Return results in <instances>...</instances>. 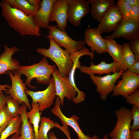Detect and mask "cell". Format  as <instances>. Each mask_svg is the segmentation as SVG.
<instances>
[{
  "mask_svg": "<svg viewBox=\"0 0 139 139\" xmlns=\"http://www.w3.org/2000/svg\"><path fill=\"white\" fill-rule=\"evenodd\" d=\"M28 2L37 10L40 8L41 1L40 0H27Z\"/></svg>",
  "mask_w": 139,
  "mask_h": 139,
  "instance_id": "37",
  "label": "cell"
},
{
  "mask_svg": "<svg viewBox=\"0 0 139 139\" xmlns=\"http://www.w3.org/2000/svg\"><path fill=\"white\" fill-rule=\"evenodd\" d=\"M11 87V86L7 84L3 85L0 84V93L2 92L3 91H6L8 89Z\"/></svg>",
  "mask_w": 139,
  "mask_h": 139,
  "instance_id": "40",
  "label": "cell"
},
{
  "mask_svg": "<svg viewBox=\"0 0 139 139\" xmlns=\"http://www.w3.org/2000/svg\"><path fill=\"white\" fill-rule=\"evenodd\" d=\"M105 39L106 45L107 52H108L112 58L114 62L119 63L123 67V46L117 43L114 39Z\"/></svg>",
  "mask_w": 139,
  "mask_h": 139,
  "instance_id": "23",
  "label": "cell"
},
{
  "mask_svg": "<svg viewBox=\"0 0 139 139\" xmlns=\"http://www.w3.org/2000/svg\"><path fill=\"white\" fill-rule=\"evenodd\" d=\"M48 136L49 139H58L53 131L49 132L48 133Z\"/></svg>",
  "mask_w": 139,
  "mask_h": 139,
  "instance_id": "42",
  "label": "cell"
},
{
  "mask_svg": "<svg viewBox=\"0 0 139 139\" xmlns=\"http://www.w3.org/2000/svg\"><path fill=\"white\" fill-rule=\"evenodd\" d=\"M77 68L79 69L82 73L90 76L95 74L99 75L100 76L103 74H110L123 70L122 66L118 63L113 62L107 63L103 61L97 65H95L91 62L89 66L85 65L81 66L80 62L78 64Z\"/></svg>",
  "mask_w": 139,
  "mask_h": 139,
  "instance_id": "13",
  "label": "cell"
},
{
  "mask_svg": "<svg viewBox=\"0 0 139 139\" xmlns=\"http://www.w3.org/2000/svg\"><path fill=\"white\" fill-rule=\"evenodd\" d=\"M133 123L131 125L130 129L131 131L138 130L139 129V107L133 106L131 110Z\"/></svg>",
  "mask_w": 139,
  "mask_h": 139,
  "instance_id": "32",
  "label": "cell"
},
{
  "mask_svg": "<svg viewBox=\"0 0 139 139\" xmlns=\"http://www.w3.org/2000/svg\"><path fill=\"white\" fill-rule=\"evenodd\" d=\"M67 20V0H56L52 6L49 22L56 21L58 28L65 31Z\"/></svg>",
  "mask_w": 139,
  "mask_h": 139,
  "instance_id": "17",
  "label": "cell"
},
{
  "mask_svg": "<svg viewBox=\"0 0 139 139\" xmlns=\"http://www.w3.org/2000/svg\"><path fill=\"white\" fill-rule=\"evenodd\" d=\"M122 19L121 15L115 5L105 14L97 28L101 34L114 31Z\"/></svg>",
  "mask_w": 139,
  "mask_h": 139,
  "instance_id": "14",
  "label": "cell"
},
{
  "mask_svg": "<svg viewBox=\"0 0 139 139\" xmlns=\"http://www.w3.org/2000/svg\"><path fill=\"white\" fill-rule=\"evenodd\" d=\"M125 1L132 6L139 5V0H125Z\"/></svg>",
  "mask_w": 139,
  "mask_h": 139,
  "instance_id": "41",
  "label": "cell"
},
{
  "mask_svg": "<svg viewBox=\"0 0 139 139\" xmlns=\"http://www.w3.org/2000/svg\"><path fill=\"white\" fill-rule=\"evenodd\" d=\"M125 98L126 102L128 104L139 107V90L138 89Z\"/></svg>",
  "mask_w": 139,
  "mask_h": 139,
  "instance_id": "34",
  "label": "cell"
},
{
  "mask_svg": "<svg viewBox=\"0 0 139 139\" xmlns=\"http://www.w3.org/2000/svg\"><path fill=\"white\" fill-rule=\"evenodd\" d=\"M116 6L121 15L123 19H129L132 6L125 0H118Z\"/></svg>",
  "mask_w": 139,
  "mask_h": 139,
  "instance_id": "30",
  "label": "cell"
},
{
  "mask_svg": "<svg viewBox=\"0 0 139 139\" xmlns=\"http://www.w3.org/2000/svg\"><path fill=\"white\" fill-rule=\"evenodd\" d=\"M47 29L49 31L46 38H52L59 46L64 47L70 54L84 47V40L76 41L73 40L65 31L60 30L57 26L49 25Z\"/></svg>",
  "mask_w": 139,
  "mask_h": 139,
  "instance_id": "4",
  "label": "cell"
},
{
  "mask_svg": "<svg viewBox=\"0 0 139 139\" xmlns=\"http://www.w3.org/2000/svg\"><path fill=\"white\" fill-rule=\"evenodd\" d=\"M56 0H42L41 6L33 17L36 25L41 29H47L53 4Z\"/></svg>",
  "mask_w": 139,
  "mask_h": 139,
  "instance_id": "20",
  "label": "cell"
},
{
  "mask_svg": "<svg viewBox=\"0 0 139 139\" xmlns=\"http://www.w3.org/2000/svg\"><path fill=\"white\" fill-rule=\"evenodd\" d=\"M129 19L139 23V5L132 6Z\"/></svg>",
  "mask_w": 139,
  "mask_h": 139,
  "instance_id": "35",
  "label": "cell"
},
{
  "mask_svg": "<svg viewBox=\"0 0 139 139\" xmlns=\"http://www.w3.org/2000/svg\"><path fill=\"white\" fill-rule=\"evenodd\" d=\"M88 50L84 48L70 54L73 64L68 77L71 84L77 92V95L72 99L73 101L76 104L84 101L85 99L86 95L84 92L80 90L76 86L74 79L75 72L77 65L80 62L79 59L80 57L84 55H88Z\"/></svg>",
  "mask_w": 139,
  "mask_h": 139,
  "instance_id": "19",
  "label": "cell"
},
{
  "mask_svg": "<svg viewBox=\"0 0 139 139\" xmlns=\"http://www.w3.org/2000/svg\"><path fill=\"white\" fill-rule=\"evenodd\" d=\"M88 1L91 5L90 12L92 17L99 22L109 9L115 5L113 0H89Z\"/></svg>",
  "mask_w": 139,
  "mask_h": 139,
  "instance_id": "21",
  "label": "cell"
},
{
  "mask_svg": "<svg viewBox=\"0 0 139 139\" xmlns=\"http://www.w3.org/2000/svg\"><path fill=\"white\" fill-rule=\"evenodd\" d=\"M31 106V110L27 112V117L30 123L33 126L35 139H40L39 135L38 130L42 112L39 110L38 103H32Z\"/></svg>",
  "mask_w": 139,
  "mask_h": 139,
  "instance_id": "24",
  "label": "cell"
},
{
  "mask_svg": "<svg viewBox=\"0 0 139 139\" xmlns=\"http://www.w3.org/2000/svg\"><path fill=\"white\" fill-rule=\"evenodd\" d=\"M11 7L22 12L26 15L33 17L37 10L26 0H5Z\"/></svg>",
  "mask_w": 139,
  "mask_h": 139,
  "instance_id": "25",
  "label": "cell"
},
{
  "mask_svg": "<svg viewBox=\"0 0 139 139\" xmlns=\"http://www.w3.org/2000/svg\"><path fill=\"white\" fill-rule=\"evenodd\" d=\"M92 137V139H100L96 135H94ZM102 139H110V138L108 137V134H106L104 135Z\"/></svg>",
  "mask_w": 139,
  "mask_h": 139,
  "instance_id": "44",
  "label": "cell"
},
{
  "mask_svg": "<svg viewBox=\"0 0 139 139\" xmlns=\"http://www.w3.org/2000/svg\"><path fill=\"white\" fill-rule=\"evenodd\" d=\"M119 37L130 41L139 37V23L130 19H122L112 34L104 37L105 39Z\"/></svg>",
  "mask_w": 139,
  "mask_h": 139,
  "instance_id": "11",
  "label": "cell"
},
{
  "mask_svg": "<svg viewBox=\"0 0 139 139\" xmlns=\"http://www.w3.org/2000/svg\"><path fill=\"white\" fill-rule=\"evenodd\" d=\"M121 79L115 85L112 96L121 95L125 98L138 89L139 86V75L128 70L121 75Z\"/></svg>",
  "mask_w": 139,
  "mask_h": 139,
  "instance_id": "7",
  "label": "cell"
},
{
  "mask_svg": "<svg viewBox=\"0 0 139 139\" xmlns=\"http://www.w3.org/2000/svg\"><path fill=\"white\" fill-rule=\"evenodd\" d=\"M48 39L50 46L48 49L37 48L36 51L53 61L57 66L58 70L62 76H68L73 64L70 54L59 46L52 38Z\"/></svg>",
  "mask_w": 139,
  "mask_h": 139,
  "instance_id": "3",
  "label": "cell"
},
{
  "mask_svg": "<svg viewBox=\"0 0 139 139\" xmlns=\"http://www.w3.org/2000/svg\"><path fill=\"white\" fill-rule=\"evenodd\" d=\"M101 35L97 28H88L85 31V44L90 47L91 51L93 53L95 52L100 54L107 53L105 39Z\"/></svg>",
  "mask_w": 139,
  "mask_h": 139,
  "instance_id": "16",
  "label": "cell"
},
{
  "mask_svg": "<svg viewBox=\"0 0 139 139\" xmlns=\"http://www.w3.org/2000/svg\"><path fill=\"white\" fill-rule=\"evenodd\" d=\"M128 43L130 49L135 56L136 60H139V37L130 41Z\"/></svg>",
  "mask_w": 139,
  "mask_h": 139,
  "instance_id": "33",
  "label": "cell"
},
{
  "mask_svg": "<svg viewBox=\"0 0 139 139\" xmlns=\"http://www.w3.org/2000/svg\"><path fill=\"white\" fill-rule=\"evenodd\" d=\"M7 73L11 79L12 85L11 88L5 92L6 94H9L13 99L18 100L20 104L24 103L30 110L31 106L25 93L28 89L26 84L21 79V74L17 70L8 71Z\"/></svg>",
  "mask_w": 139,
  "mask_h": 139,
  "instance_id": "6",
  "label": "cell"
},
{
  "mask_svg": "<svg viewBox=\"0 0 139 139\" xmlns=\"http://www.w3.org/2000/svg\"><path fill=\"white\" fill-rule=\"evenodd\" d=\"M32 100V103H37L40 111L50 108L53 104L56 95L55 83L53 77L48 87L42 91H34L28 89L25 91Z\"/></svg>",
  "mask_w": 139,
  "mask_h": 139,
  "instance_id": "8",
  "label": "cell"
},
{
  "mask_svg": "<svg viewBox=\"0 0 139 139\" xmlns=\"http://www.w3.org/2000/svg\"><path fill=\"white\" fill-rule=\"evenodd\" d=\"M51 75L54 81L56 95L60 100L61 105H63L65 97L71 100L76 96L77 92L71 84L68 76H62L56 68Z\"/></svg>",
  "mask_w": 139,
  "mask_h": 139,
  "instance_id": "10",
  "label": "cell"
},
{
  "mask_svg": "<svg viewBox=\"0 0 139 139\" xmlns=\"http://www.w3.org/2000/svg\"><path fill=\"white\" fill-rule=\"evenodd\" d=\"M117 117L115 127L109 133L111 139H130V128L132 120L131 110L122 107L115 111Z\"/></svg>",
  "mask_w": 139,
  "mask_h": 139,
  "instance_id": "5",
  "label": "cell"
},
{
  "mask_svg": "<svg viewBox=\"0 0 139 139\" xmlns=\"http://www.w3.org/2000/svg\"><path fill=\"white\" fill-rule=\"evenodd\" d=\"M9 139H22L20 135L17 134H13Z\"/></svg>",
  "mask_w": 139,
  "mask_h": 139,
  "instance_id": "43",
  "label": "cell"
},
{
  "mask_svg": "<svg viewBox=\"0 0 139 139\" xmlns=\"http://www.w3.org/2000/svg\"><path fill=\"white\" fill-rule=\"evenodd\" d=\"M38 134L40 139H49L48 134L51 129L55 127V123L49 117H41Z\"/></svg>",
  "mask_w": 139,
  "mask_h": 139,
  "instance_id": "28",
  "label": "cell"
},
{
  "mask_svg": "<svg viewBox=\"0 0 139 139\" xmlns=\"http://www.w3.org/2000/svg\"><path fill=\"white\" fill-rule=\"evenodd\" d=\"M130 139H131V137H130Z\"/></svg>",
  "mask_w": 139,
  "mask_h": 139,
  "instance_id": "47",
  "label": "cell"
},
{
  "mask_svg": "<svg viewBox=\"0 0 139 139\" xmlns=\"http://www.w3.org/2000/svg\"><path fill=\"white\" fill-rule=\"evenodd\" d=\"M6 96L3 92L0 93V110L6 104Z\"/></svg>",
  "mask_w": 139,
  "mask_h": 139,
  "instance_id": "38",
  "label": "cell"
},
{
  "mask_svg": "<svg viewBox=\"0 0 139 139\" xmlns=\"http://www.w3.org/2000/svg\"><path fill=\"white\" fill-rule=\"evenodd\" d=\"M18 100L13 99L9 95L6 96V104L7 110L13 117L20 115L21 106Z\"/></svg>",
  "mask_w": 139,
  "mask_h": 139,
  "instance_id": "29",
  "label": "cell"
},
{
  "mask_svg": "<svg viewBox=\"0 0 139 139\" xmlns=\"http://www.w3.org/2000/svg\"><path fill=\"white\" fill-rule=\"evenodd\" d=\"M4 48V51L0 54V74L17 70L20 65L19 62L12 57L20 49L15 46L10 48L5 44Z\"/></svg>",
  "mask_w": 139,
  "mask_h": 139,
  "instance_id": "18",
  "label": "cell"
},
{
  "mask_svg": "<svg viewBox=\"0 0 139 139\" xmlns=\"http://www.w3.org/2000/svg\"><path fill=\"white\" fill-rule=\"evenodd\" d=\"M67 138L68 139H72V138H71V137H68Z\"/></svg>",
  "mask_w": 139,
  "mask_h": 139,
  "instance_id": "46",
  "label": "cell"
},
{
  "mask_svg": "<svg viewBox=\"0 0 139 139\" xmlns=\"http://www.w3.org/2000/svg\"><path fill=\"white\" fill-rule=\"evenodd\" d=\"M124 71L122 70L103 76L95 75L90 76L96 86V91L99 94L101 100L103 101L107 100L109 94L112 91L116 81Z\"/></svg>",
  "mask_w": 139,
  "mask_h": 139,
  "instance_id": "9",
  "label": "cell"
},
{
  "mask_svg": "<svg viewBox=\"0 0 139 139\" xmlns=\"http://www.w3.org/2000/svg\"><path fill=\"white\" fill-rule=\"evenodd\" d=\"M130 137L132 139H139V131H131Z\"/></svg>",
  "mask_w": 139,
  "mask_h": 139,
  "instance_id": "39",
  "label": "cell"
},
{
  "mask_svg": "<svg viewBox=\"0 0 139 139\" xmlns=\"http://www.w3.org/2000/svg\"><path fill=\"white\" fill-rule=\"evenodd\" d=\"M68 20L73 25L79 26L81 19L90 12L89 4L86 0H67Z\"/></svg>",
  "mask_w": 139,
  "mask_h": 139,
  "instance_id": "12",
  "label": "cell"
},
{
  "mask_svg": "<svg viewBox=\"0 0 139 139\" xmlns=\"http://www.w3.org/2000/svg\"><path fill=\"white\" fill-rule=\"evenodd\" d=\"M122 46V66L125 71L135 63L136 59L135 56L130 49L128 43L125 42Z\"/></svg>",
  "mask_w": 139,
  "mask_h": 139,
  "instance_id": "27",
  "label": "cell"
},
{
  "mask_svg": "<svg viewBox=\"0 0 139 139\" xmlns=\"http://www.w3.org/2000/svg\"><path fill=\"white\" fill-rule=\"evenodd\" d=\"M27 107L24 103L22 104L19 112L22 123L20 135L22 139H35V134L32 125L27 116Z\"/></svg>",
  "mask_w": 139,
  "mask_h": 139,
  "instance_id": "22",
  "label": "cell"
},
{
  "mask_svg": "<svg viewBox=\"0 0 139 139\" xmlns=\"http://www.w3.org/2000/svg\"><path fill=\"white\" fill-rule=\"evenodd\" d=\"M127 70L131 72L139 75V60H136L135 63Z\"/></svg>",
  "mask_w": 139,
  "mask_h": 139,
  "instance_id": "36",
  "label": "cell"
},
{
  "mask_svg": "<svg viewBox=\"0 0 139 139\" xmlns=\"http://www.w3.org/2000/svg\"><path fill=\"white\" fill-rule=\"evenodd\" d=\"M60 105V100L57 96L54 106L51 110V112L59 118L62 124L71 127L76 133L79 139H92V137L85 134L80 128L78 123L79 117L74 115L70 117H66L62 111Z\"/></svg>",
  "mask_w": 139,
  "mask_h": 139,
  "instance_id": "15",
  "label": "cell"
},
{
  "mask_svg": "<svg viewBox=\"0 0 139 139\" xmlns=\"http://www.w3.org/2000/svg\"><path fill=\"white\" fill-rule=\"evenodd\" d=\"M3 130V129L0 127V137Z\"/></svg>",
  "mask_w": 139,
  "mask_h": 139,
  "instance_id": "45",
  "label": "cell"
},
{
  "mask_svg": "<svg viewBox=\"0 0 139 139\" xmlns=\"http://www.w3.org/2000/svg\"><path fill=\"white\" fill-rule=\"evenodd\" d=\"M56 68V66L49 64L47 58L44 57L38 63L28 66L20 65L17 71L26 77L25 83L27 87L36 89V88L31 84V80L35 78L37 83L48 85L52 78L51 75Z\"/></svg>",
  "mask_w": 139,
  "mask_h": 139,
  "instance_id": "2",
  "label": "cell"
},
{
  "mask_svg": "<svg viewBox=\"0 0 139 139\" xmlns=\"http://www.w3.org/2000/svg\"><path fill=\"white\" fill-rule=\"evenodd\" d=\"M13 118L8 112L6 104L0 110V127L4 130Z\"/></svg>",
  "mask_w": 139,
  "mask_h": 139,
  "instance_id": "31",
  "label": "cell"
},
{
  "mask_svg": "<svg viewBox=\"0 0 139 139\" xmlns=\"http://www.w3.org/2000/svg\"><path fill=\"white\" fill-rule=\"evenodd\" d=\"M1 14L8 25L22 36L29 35L39 37L41 29L35 24L33 17L28 16L13 8L5 0L0 3Z\"/></svg>",
  "mask_w": 139,
  "mask_h": 139,
  "instance_id": "1",
  "label": "cell"
},
{
  "mask_svg": "<svg viewBox=\"0 0 139 139\" xmlns=\"http://www.w3.org/2000/svg\"><path fill=\"white\" fill-rule=\"evenodd\" d=\"M22 120L20 115L14 117L8 126L3 130L0 139H6L15 134H20Z\"/></svg>",
  "mask_w": 139,
  "mask_h": 139,
  "instance_id": "26",
  "label": "cell"
}]
</instances>
